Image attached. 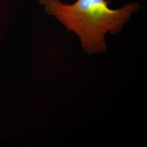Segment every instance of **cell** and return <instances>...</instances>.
<instances>
[{
  "label": "cell",
  "instance_id": "2",
  "mask_svg": "<svg viewBox=\"0 0 147 147\" xmlns=\"http://www.w3.org/2000/svg\"><path fill=\"white\" fill-rule=\"evenodd\" d=\"M58 0H38V1L39 2V3L42 5H47V4H49L53 2H55Z\"/></svg>",
  "mask_w": 147,
  "mask_h": 147
},
{
  "label": "cell",
  "instance_id": "1",
  "mask_svg": "<svg viewBox=\"0 0 147 147\" xmlns=\"http://www.w3.org/2000/svg\"><path fill=\"white\" fill-rule=\"evenodd\" d=\"M109 2L106 0H76L67 4L58 0L44 7L47 14L78 35L86 53L93 54L106 51V34L121 32L141 7L139 3L130 2L114 9L109 7Z\"/></svg>",
  "mask_w": 147,
  "mask_h": 147
}]
</instances>
